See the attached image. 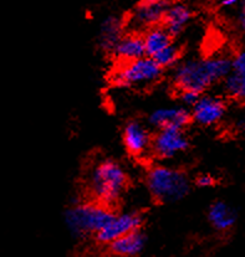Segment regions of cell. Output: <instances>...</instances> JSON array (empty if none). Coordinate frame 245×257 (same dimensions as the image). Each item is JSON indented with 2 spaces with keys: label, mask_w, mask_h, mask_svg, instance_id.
Wrapping results in <instances>:
<instances>
[{
  "label": "cell",
  "mask_w": 245,
  "mask_h": 257,
  "mask_svg": "<svg viewBox=\"0 0 245 257\" xmlns=\"http://www.w3.org/2000/svg\"><path fill=\"white\" fill-rule=\"evenodd\" d=\"M208 220L215 230L226 231L235 224L236 212L224 201H215L210 205L208 211Z\"/></svg>",
  "instance_id": "cell-17"
},
{
  "label": "cell",
  "mask_w": 245,
  "mask_h": 257,
  "mask_svg": "<svg viewBox=\"0 0 245 257\" xmlns=\"http://www.w3.org/2000/svg\"><path fill=\"white\" fill-rule=\"evenodd\" d=\"M125 23L117 17H109L100 26L99 44L105 51H113L118 41L123 38Z\"/></svg>",
  "instance_id": "cell-16"
},
{
  "label": "cell",
  "mask_w": 245,
  "mask_h": 257,
  "mask_svg": "<svg viewBox=\"0 0 245 257\" xmlns=\"http://www.w3.org/2000/svg\"><path fill=\"white\" fill-rule=\"evenodd\" d=\"M109 205L99 203H84L73 205L65 214L67 229L73 236L84 237L96 235L109 224L113 217Z\"/></svg>",
  "instance_id": "cell-3"
},
{
  "label": "cell",
  "mask_w": 245,
  "mask_h": 257,
  "mask_svg": "<svg viewBox=\"0 0 245 257\" xmlns=\"http://www.w3.org/2000/svg\"><path fill=\"white\" fill-rule=\"evenodd\" d=\"M226 106L222 98L217 96H201L192 107V119L201 125H213L225 116Z\"/></svg>",
  "instance_id": "cell-9"
},
{
  "label": "cell",
  "mask_w": 245,
  "mask_h": 257,
  "mask_svg": "<svg viewBox=\"0 0 245 257\" xmlns=\"http://www.w3.org/2000/svg\"><path fill=\"white\" fill-rule=\"evenodd\" d=\"M196 184L198 185L199 188H212L214 187L215 184V180L212 175L209 174H202L197 178L196 180Z\"/></svg>",
  "instance_id": "cell-21"
},
{
  "label": "cell",
  "mask_w": 245,
  "mask_h": 257,
  "mask_svg": "<svg viewBox=\"0 0 245 257\" xmlns=\"http://www.w3.org/2000/svg\"><path fill=\"white\" fill-rule=\"evenodd\" d=\"M146 246V236L141 231H134L122 236L110 243L109 252L115 257H136Z\"/></svg>",
  "instance_id": "cell-14"
},
{
  "label": "cell",
  "mask_w": 245,
  "mask_h": 257,
  "mask_svg": "<svg viewBox=\"0 0 245 257\" xmlns=\"http://www.w3.org/2000/svg\"><path fill=\"white\" fill-rule=\"evenodd\" d=\"M243 0H218V4L223 8H231L235 5H240Z\"/></svg>",
  "instance_id": "cell-22"
},
{
  "label": "cell",
  "mask_w": 245,
  "mask_h": 257,
  "mask_svg": "<svg viewBox=\"0 0 245 257\" xmlns=\"http://www.w3.org/2000/svg\"><path fill=\"white\" fill-rule=\"evenodd\" d=\"M142 225L141 215L134 211L122 212V214L113 215V217L109 221V224L95 235V238L101 245L109 246L117 238L122 236L131 234V232L138 231Z\"/></svg>",
  "instance_id": "cell-8"
},
{
  "label": "cell",
  "mask_w": 245,
  "mask_h": 257,
  "mask_svg": "<svg viewBox=\"0 0 245 257\" xmlns=\"http://www.w3.org/2000/svg\"><path fill=\"white\" fill-rule=\"evenodd\" d=\"M235 127L239 128V130H245V113L240 114V116L236 118Z\"/></svg>",
  "instance_id": "cell-24"
},
{
  "label": "cell",
  "mask_w": 245,
  "mask_h": 257,
  "mask_svg": "<svg viewBox=\"0 0 245 257\" xmlns=\"http://www.w3.org/2000/svg\"><path fill=\"white\" fill-rule=\"evenodd\" d=\"M147 188L160 203H172L183 199L189 191L187 175L175 168L156 165L147 173Z\"/></svg>",
  "instance_id": "cell-4"
},
{
  "label": "cell",
  "mask_w": 245,
  "mask_h": 257,
  "mask_svg": "<svg viewBox=\"0 0 245 257\" xmlns=\"http://www.w3.org/2000/svg\"><path fill=\"white\" fill-rule=\"evenodd\" d=\"M179 56H181V51H179L178 46L175 45V44H171L170 46L166 47L165 50H162L159 54H157L156 56L152 57V59H153L162 69H166V67L175 66L178 62Z\"/></svg>",
  "instance_id": "cell-19"
},
{
  "label": "cell",
  "mask_w": 245,
  "mask_h": 257,
  "mask_svg": "<svg viewBox=\"0 0 245 257\" xmlns=\"http://www.w3.org/2000/svg\"><path fill=\"white\" fill-rule=\"evenodd\" d=\"M199 98H201V93L194 92V91H181V99L187 106L193 107Z\"/></svg>",
  "instance_id": "cell-20"
},
{
  "label": "cell",
  "mask_w": 245,
  "mask_h": 257,
  "mask_svg": "<svg viewBox=\"0 0 245 257\" xmlns=\"http://www.w3.org/2000/svg\"><path fill=\"white\" fill-rule=\"evenodd\" d=\"M127 185V173L112 159H104L91 168L88 175V188L94 199L105 205L118 200Z\"/></svg>",
  "instance_id": "cell-2"
},
{
  "label": "cell",
  "mask_w": 245,
  "mask_h": 257,
  "mask_svg": "<svg viewBox=\"0 0 245 257\" xmlns=\"http://www.w3.org/2000/svg\"><path fill=\"white\" fill-rule=\"evenodd\" d=\"M192 19V12L183 3H171L162 25L172 36H177L184 30Z\"/></svg>",
  "instance_id": "cell-15"
},
{
  "label": "cell",
  "mask_w": 245,
  "mask_h": 257,
  "mask_svg": "<svg viewBox=\"0 0 245 257\" xmlns=\"http://www.w3.org/2000/svg\"><path fill=\"white\" fill-rule=\"evenodd\" d=\"M172 38L167 29L163 25L154 26L144 33L143 43L144 49H146V55L148 57H154L157 54H159L162 50L168 47L172 43Z\"/></svg>",
  "instance_id": "cell-18"
},
{
  "label": "cell",
  "mask_w": 245,
  "mask_h": 257,
  "mask_svg": "<svg viewBox=\"0 0 245 257\" xmlns=\"http://www.w3.org/2000/svg\"><path fill=\"white\" fill-rule=\"evenodd\" d=\"M231 71V60L226 56L187 60L176 67L173 82L179 91L202 93L210 86L225 80Z\"/></svg>",
  "instance_id": "cell-1"
},
{
  "label": "cell",
  "mask_w": 245,
  "mask_h": 257,
  "mask_svg": "<svg viewBox=\"0 0 245 257\" xmlns=\"http://www.w3.org/2000/svg\"><path fill=\"white\" fill-rule=\"evenodd\" d=\"M151 133L146 125L138 120H131L123 130V144L130 154L134 157L144 156L149 149H152Z\"/></svg>",
  "instance_id": "cell-10"
},
{
  "label": "cell",
  "mask_w": 245,
  "mask_h": 257,
  "mask_svg": "<svg viewBox=\"0 0 245 257\" xmlns=\"http://www.w3.org/2000/svg\"><path fill=\"white\" fill-rule=\"evenodd\" d=\"M112 52L116 59L120 60L122 64L147 56L143 36L137 33H130L127 35H123V38L118 41Z\"/></svg>",
  "instance_id": "cell-13"
},
{
  "label": "cell",
  "mask_w": 245,
  "mask_h": 257,
  "mask_svg": "<svg viewBox=\"0 0 245 257\" xmlns=\"http://www.w3.org/2000/svg\"><path fill=\"white\" fill-rule=\"evenodd\" d=\"M170 5V0H141L134 5L126 25L137 34L162 25Z\"/></svg>",
  "instance_id": "cell-6"
},
{
  "label": "cell",
  "mask_w": 245,
  "mask_h": 257,
  "mask_svg": "<svg viewBox=\"0 0 245 257\" xmlns=\"http://www.w3.org/2000/svg\"><path fill=\"white\" fill-rule=\"evenodd\" d=\"M192 114L182 107H166L158 108L151 113L148 122L151 125L160 130V128L176 127L183 130L191 120Z\"/></svg>",
  "instance_id": "cell-12"
},
{
  "label": "cell",
  "mask_w": 245,
  "mask_h": 257,
  "mask_svg": "<svg viewBox=\"0 0 245 257\" xmlns=\"http://www.w3.org/2000/svg\"><path fill=\"white\" fill-rule=\"evenodd\" d=\"M224 90L229 97L245 101V51H240L231 60V71L224 80Z\"/></svg>",
  "instance_id": "cell-11"
},
{
  "label": "cell",
  "mask_w": 245,
  "mask_h": 257,
  "mask_svg": "<svg viewBox=\"0 0 245 257\" xmlns=\"http://www.w3.org/2000/svg\"><path fill=\"white\" fill-rule=\"evenodd\" d=\"M162 67L152 57L125 62L112 75V82L122 87H146L153 85L162 75Z\"/></svg>",
  "instance_id": "cell-5"
},
{
  "label": "cell",
  "mask_w": 245,
  "mask_h": 257,
  "mask_svg": "<svg viewBox=\"0 0 245 257\" xmlns=\"http://www.w3.org/2000/svg\"><path fill=\"white\" fill-rule=\"evenodd\" d=\"M239 24L245 33V0L240 4V12H239Z\"/></svg>",
  "instance_id": "cell-23"
},
{
  "label": "cell",
  "mask_w": 245,
  "mask_h": 257,
  "mask_svg": "<svg viewBox=\"0 0 245 257\" xmlns=\"http://www.w3.org/2000/svg\"><path fill=\"white\" fill-rule=\"evenodd\" d=\"M188 148V138L182 128L167 127L158 130L152 141L153 154L160 159H171Z\"/></svg>",
  "instance_id": "cell-7"
}]
</instances>
